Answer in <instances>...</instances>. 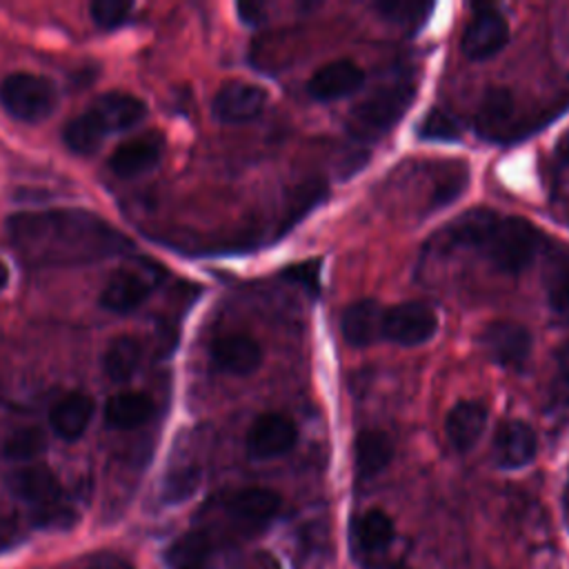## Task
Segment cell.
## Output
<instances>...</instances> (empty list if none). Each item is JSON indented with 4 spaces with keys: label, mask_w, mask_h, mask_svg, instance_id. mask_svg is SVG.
Returning <instances> with one entry per match:
<instances>
[{
    "label": "cell",
    "mask_w": 569,
    "mask_h": 569,
    "mask_svg": "<svg viewBox=\"0 0 569 569\" xmlns=\"http://www.w3.org/2000/svg\"><path fill=\"white\" fill-rule=\"evenodd\" d=\"M107 136H109V131L104 129V124L91 109L71 118L62 131L67 147L80 156H89L96 149H100V144L104 142Z\"/></svg>",
    "instance_id": "obj_28"
},
{
    "label": "cell",
    "mask_w": 569,
    "mask_h": 569,
    "mask_svg": "<svg viewBox=\"0 0 569 569\" xmlns=\"http://www.w3.org/2000/svg\"><path fill=\"white\" fill-rule=\"evenodd\" d=\"M418 136L422 140H436V142H453L460 138V124L456 122L453 116H449L442 109H431L420 127H418Z\"/></svg>",
    "instance_id": "obj_31"
},
{
    "label": "cell",
    "mask_w": 569,
    "mask_h": 569,
    "mask_svg": "<svg viewBox=\"0 0 569 569\" xmlns=\"http://www.w3.org/2000/svg\"><path fill=\"white\" fill-rule=\"evenodd\" d=\"M156 411L153 400L140 391H120L104 402V422L111 429H136Z\"/></svg>",
    "instance_id": "obj_26"
},
{
    "label": "cell",
    "mask_w": 569,
    "mask_h": 569,
    "mask_svg": "<svg viewBox=\"0 0 569 569\" xmlns=\"http://www.w3.org/2000/svg\"><path fill=\"white\" fill-rule=\"evenodd\" d=\"M480 342L487 356L502 369L520 371L531 356V333L513 320H496L485 327Z\"/></svg>",
    "instance_id": "obj_7"
},
{
    "label": "cell",
    "mask_w": 569,
    "mask_h": 569,
    "mask_svg": "<svg viewBox=\"0 0 569 569\" xmlns=\"http://www.w3.org/2000/svg\"><path fill=\"white\" fill-rule=\"evenodd\" d=\"M153 291V280L133 271L116 269L100 291V307L113 313H129L138 309Z\"/></svg>",
    "instance_id": "obj_15"
},
{
    "label": "cell",
    "mask_w": 569,
    "mask_h": 569,
    "mask_svg": "<svg viewBox=\"0 0 569 569\" xmlns=\"http://www.w3.org/2000/svg\"><path fill=\"white\" fill-rule=\"evenodd\" d=\"M91 111L100 118L104 129L113 133L136 127L147 116V104L127 91H109L96 98Z\"/></svg>",
    "instance_id": "obj_23"
},
{
    "label": "cell",
    "mask_w": 569,
    "mask_h": 569,
    "mask_svg": "<svg viewBox=\"0 0 569 569\" xmlns=\"http://www.w3.org/2000/svg\"><path fill=\"white\" fill-rule=\"evenodd\" d=\"M222 507L236 525L258 529L280 511V496L267 487H247L227 496Z\"/></svg>",
    "instance_id": "obj_12"
},
{
    "label": "cell",
    "mask_w": 569,
    "mask_h": 569,
    "mask_svg": "<svg viewBox=\"0 0 569 569\" xmlns=\"http://www.w3.org/2000/svg\"><path fill=\"white\" fill-rule=\"evenodd\" d=\"M365 82V71L351 60H333L322 64L307 82L311 98L320 102L340 100L360 89Z\"/></svg>",
    "instance_id": "obj_17"
},
{
    "label": "cell",
    "mask_w": 569,
    "mask_h": 569,
    "mask_svg": "<svg viewBox=\"0 0 569 569\" xmlns=\"http://www.w3.org/2000/svg\"><path fill=\"white\" fill-rule=\"evenodd\" d=\"M209 356L213 367L229 376H249L262 362L260 345L247 333H224L216 338Z\"/></svg>",
    "instance_id": "obj_13"
},
{
    "label": "cell",
    "mask_w": 569,
    "mask_h": 569,
    "mask_svg": "<svg viewBox=\"0 0 569 569\" xmlns=\"http://www.w3.org/2000/svg\"><path fill=\"white\" fill-rule=\"evenodd\" d=\"M216 553V538L204 529H191L164 549V562L169 569H209Z\"/></svg>",
    "instance_id": "obj_19"
},
{
    "label": "cell",
    "mask_w": 569,
    "mask_h": 569,
    "mask_svg": "<svg viewBox=\"0 0 569 569\" xmlns=\"http://www.w3.org/2000/svg\"><path fill=\"white\" fill-rule=\"evenodd\" d=\"M9 284V267L0 260V291Z\"/></svg>",
    "instance_id": "obj_40"
},
{
    "label": "cell",
    "mask_w": 569,
    "mask_h": 569,
    "mask_svg": "<svg viewBox=\"0 0 569 569\" xmlns=\"http://www.w3.org/2000/svg\"><path fill=\"white\" fill-rule=\"evenodd\" d=\"M382 313L385 309L369 298L349 305L340 320L345 342L351 347H369L373 340L382 338Z\"/></svg>",
    "instance_id": "obj_21"
},
{
    "label": "cell",
    "mask_w": 569,
    "mask_h": 569,
    "mask_svg": "<svg viewBox=\"0 0 569 569\" xmlns=\"http://www.w3.org/2000/svg\"><path fill=\"white\" fill-rule=\"evenodd\" d=\"M545 296L551 311L569 320V244L551 242L545 253Z\"/></svg>",
    "instance_id": "obj_20"
},
{
    "label": "cell",
    "mask_w": 569,
    "mask_h": 569,
    "mask_svg": "<svg viewBox=\"0 0 569 569\" xmlns=\"http://www.w3.org/2000/svg\"><path fill=\"white\" fill-rule=\"evenodd\" d=\"M298 442V427L282 413L258 416L247 431V453L253 460H271L289 453Z\"/></svg>",
    "instance_id": "obj_8"
},
{
    "label": "cell",
    "mask_w": 569,
    "mask_h": 569,
    "mask_svg": "<svg viewBox=\"0 0 569 569\" xmlns=\"http://www.w3.org/2000/svg\"><path fill=\"white\" fill-rule=\"evenodd\" d=\"M413 98L416 84L405 80L376 89L371 96H367L351 109L347 118L349 133L365 142L378 140L380 136L389 133L396 127V122L409 111Z\"/></svg>",
    "instance_id": "obj_3"
},
{
    "label": "cell",
    "mask_w": 569,
    "mask_h": 569,
    "mask_svg": "<svg viewBox=\"0 0 569 569\" xmlns=\"http://www.w3.org/2000/svg\"><path fill=\"white\" fill-rule=\"evenodd\" d=\"M516 100L509 89L491 87L482 93L476 113L473 129L485 140H507L513 136Z\"/></svg>",
    "instance_id": "obj_11"
},
{
    "label": "cell",
    "mask_w": 569,
    "mask_h": 569,
    "mask_svg": "<svg viewBox=\"0 0 569 569\" xmlns=\"http://www.w3.org/2000/svg\"><path fill=\"white\" fill-rule=\"evenodd\" d=\"M453 244L473 247L502 273L525 271L542 247V233L520 216H498L493 209L465 211L449 229Z\"/></svg>",
    "instance_id": "obj_2"
},
{
    "label": "cell",
    "mask_w": 569,
    "mask_h": 569,
    "mask_svg": "<svg viewBox=\"0 0 569 569\" xmlns=\"http://www.w3.org/2000/svg\"><path fill=\"white\" fill-rule=\"evenodd\" d=\"M47 449V436L40 427H20L2 442V456L9 460H33Z\"/></svg>",
    "instance_id": "obj_30"
},
{
    "label": "cell",
    "mask_w": 569,
    "mask_h": 569,
    "mask_svg": "<svg viewBox=\"0 0 569 569\" xmlns=\"http://www.w3.org/2000/svg\"><path fill=\"white\" fill-rule=\"evenodd\" d=\"M538 451L533 429L522 420H505L493 436V460L502 469L527 467Z\"/></svg>",
    "instance_id": "obj_14"
},
{
    "label": "cell",
    "mask_w": 569,
    "mask_h": 569,
    "mask_svg": "<svg viewBox=\"0 0 569 569\" xmlns=\"http://www.w3.org/2000/svg\"><path fill=\"white\" fill-rule=\"evenodd\" d=\"M393 458V442L380 429H365L356 436L353 442V462L356 473L362 480H369L387 469Z\"/></svg>",
    "instance_id": "obj_25"
},
{
    "label": "cell",
    "mask_w": 569,
    "mask_h": 569,
    "mask_svg": "<svg viewBox=\"0 0 569 569\" xmlns=\"http://www.w3.org/2000/svg\"><path fill=\"white\" fill-rule=\"evenodd\" d=\"M264 104H267V91L262 87L253 82L231 80V82H224L213 96L211 111L220 122L238 124L260 116Z\"/></svg>",
    "instance_id": "obj_10"
},
{
    "label": "cell",
    "mask_w": 569,
    "mask_h": 569,
    "mask_svg": "<svg viewBox=\"0 0 569 569\" xmlns=\"http://www.w3.org/2000/svg\"><path fill=\"white\" fill-rule=\"evenodd\" d=\"M509 40V24L493 7H476L462 33V53L469 60L493 58Z\"/></svg>",
    "instance_id": "obj_9"
},
{
    "label": "cell",
    "mask_w": 569,
    "mask_h": 569,
    "mask_svg": "<svg viewBox=\"0 0 569 569\" xmlns=\"http://www.w3.org/2000/svg\"><path fill=\"white\" fill-rule=\"evenodd\" d=\"M142 345L136 336H118L102 356V369L113 382H129L140 367Z\"/></svg>",
    "instance_id": "obj_27"
},
{
    "label": "cell",
    "mask_w": 569,
    "mask_h": 569,
    "mask_svg": "<svg viewBox=\"0 0 569 569\" xmlns=\"http://www.w3.org/2000/svg\"><path fill=\"white\" fill-rule=\"evenodd\" d=\"M16 249L31 264H82L116 256L129 247L107 220L82 209L16 213L7 220Z\"/></svg>",
    "instance_id": "obj_1"
},
{
    "label": "cell",
    "mask_w": 569,
    "mask_h": 569,
    "mask_svg": "<svg viewBox=\"0 0 569 569\" xmlns=\"http://www.w3.org/2000/svg\"><path fill=\"white\" fill-rule=\"evenodd\" d=\"M562 502H565V509L569 511V482H567V487H565V493H562Z\"/></svg>",
    "instance_id": "obj_41"
},
{
    "label": "cell",
    "mask_w": 569,
    "mask_h": 569,
    "mask_svg": "<svg viewBox=\"0 0 569 569\" xmlns=\"http://www.w3.org/2000/svg\"><path fill=\"white\" fill-rule=\"evenodd\" d=\"M487 427V407L480 400L456 402L445 418V436L449 445L465 453L476 447Z\"/></svg>",
    "instance_id": "obj_18"
},
{
    "label": "cell",
    "mask_w": 569,
    "mask_h": 569,
    "mask_svg": "<svg viewBox=\"0 0 569 569\" xmlns=\"http://www.w3.org/2000/svg\"><path fill=\"white\" fill-rule=\"evenodd\" d=\"M556 365H558V380H560L562 389L569 393V340L558 349Z\"/></svg>",
    "instance_id": "obj_36"
},
{
    "label": "cell",
    "mask_w": 569,
    "mask_h": 569,
    "mask_svg": "<svg viewBox=\"0 0 569 569\" xmlns=\"http://www.w3.org/2000/svg\"><path fill=\"white\" fill-rule=\"evenodd\" d=\"M0 104L16 120L36 124L53 113L58 89L44 76L18 71L0 82Z\"/></svg>",
    "instance_id": "obj_5"
},
{
    "label": "cell",
    "mask_w": 569,
    "mask_h": 569,
    "mask_svg": "<svg viewBox=\"0 0 569 569\" xmlns=\"http://www.w3.org/2000/svg\"><path fill=\"white\" fill-rule=\"evenodd\" d=\"M376 9L380 11L382 18L393 20L398 24H409V27H418L420 22H425L427 13L431 11V4H418V2H380L376 4Z\"/></svg>",
    "instance_id": "obj_33"
},
{
    "label": "cell",
    "mask_w": 569,
    "mask_h": 569,
    "mask_svg": "<svg viewBox=\"0 0 569 569\" xmlns=\"http://www.w3.org/2000/svg\"><path fill=\"white\" fill-rule=\"evenodd\" d=\"M469 182V169L465 162H447L440 167L438 171V180L436 187L429 196V207L431 209H440L451 204L456 198H460V193L465 191Z\"/></svg>",
    "instance_id": "obj_29"
},
{
    "label": "cell",
    "mask_w": 569,
    "mask_h": 569,
    "mask_svg": "<svg viewBox=\"0 0 569 569\" xmlns=\"http://www.w3.org/2000/svg\"><path fill=\"white\" fill-rule=\"evenodd\" d=\"M556 156H558V160H562L565 164H569V129L558 138V142H556Z\"/></svg>",
    "instance_id": "obj_37"
},
{
    "label": "cell",
    "mask_w": 569,
    "mask_h": 569,
    "mask_svg": "<svg viewBox=\"0 0 569 569\" xmlns=\"http://www.w3.org/2000/svg\"><path fill=\"white\" fill-rule=\"evenodd\" d=\"M238 13L244 22H258L260 18V7L258 4H238Z\"/></svg>",
    "instance_id": "obj_38"
},
{
    "label": "cell",
    "mask_w": 569,
    "mask_h": 569,
    "mask_svg": "<svg viewBox=\"0 0 569 569\" xmlns=\"http://www.w3.org/2000/svg\"><path fill=\"white\" fill-rule=\"evenodd\" d=\"M393 533H396L393 520L380 509H369L360 513L351 525L353 549L367 558L385 551L391 545Z\"/></svg>",
    "instance_id": "obj_24"
},
{
    "label": "cell",
    "mask_w": 569,
    "mask_h": 569,
    "mask_svg": "<svg viewBox=\"0 0 569 569\" xmlns=\"http://www.w3.org/2000/svg\"><path fill=\"white\" fill-rule=\"evenodd\" d=\"M200 482V471L196 467H180L171 471L164 480V500L167 502H180L189 498Z\"/></svg>",
    "instance_id": "obj_34"
},
{
    "label": "cell",
    "mask_w": 569,
    "mask_h": 569,
    "mask_svg": "<svg viewBox=\"0 0 569 569\" xmlns=\"http://www.w3.org/2000/svg\"><path fill=\"white\" fill-rule=\"evenodd\" d=\"M365 569H409L405 565H391V562H373V565H367Z\"/></svg>",
    "instance_id": "obj_39"
},
{
    "label": "cell",
    "mask_w": 569,
    "mask_h": 569,
    "mask_svg": "<svg viewBox=\"0 0 569 569\" xmlns=\"http://www.w3.org/2000/svg\"><path fill=\"white\" fill-rule=\"evenodd\" d=\"M60 569H133L129 562H124L122 558L118 556H111V553H98V556H89V558H82L73 565H64Z\"/></svg>",
    "instance_id": "obj_35"
},
{
    "label": "cell",
    "mask_w": 569,
    "mask_h": 569,
    "mask_svg": "<svg viewBox=\"0 0 569 569\" xmlns=\"http://www.w3.org/2000/svg\"><path fill=\"white\" fill-rule=\"evenodd\" d=\"M7 489L33 507L38 525H69L73 513L62 505V485L47 465L18 467L7 476Z\"/></svg>",
    "instance_id": "obj_4"
},
{
    "label": "cell",
    "mask_w": 569,
    "mask_h": 569,
    "mask_svg": "<svg viewBox=\"0 0 569 569\" xmlns=\"http://www.w3.org/2000/svg\"><path fill=\"white\" fill-rule=\"evenodd\" d=\"M438 331V316L427 302L409 300L385 309L382 338L400 347H418L433 338Z\"/></svg>",
    "instance_id": "obj_6"
},
{
    "label": "cell",
    "mask_w": 569,
    "mask_h": 569,
    "mask_svg": "<svg viewBox=\"0 0 569 569\" xmlns=\"http://www.w3.org/2000/svg\"><path fill=\"white\" fill-rule=\"evenodd\" d=\"M133 11V2L129 0H93L89 4L91 20L100 29H116L129 20Z\"/></svg>",
    "instance_id": "obj_32"
},
{
    "label": "cell",
    "mask_w": 569,
    "mask_h": 569,
    "mask_svg": "<svg viewBox=\"0 0 569 569\" xmlns=\"http://www.w3.org/2000/svg\"><path fill=\"white\" fill-rule=\"evenodd\" d=\"M93 398L82 391H71L53 405L49 413V425L58 438L78 440L87 431L93 418Z\"/></svg>",
    "instance_id": "obj_22"
},
{
    "label": "cell",
    "mask_w": 569,
    "mask_h": 569,
    "mask_svg": "<svg viewBox=\"0 0 569 569\" xmlns=\"http://www.w3.org/2000/svg\"><path fill=\"white\" fill-rule=\"evenodd\" d=\"M162 156V138L158 133H147L131 138L113 149L109 156V169L118 178H138L153 167H158Z\"/></svg>",
    "instance_id": "obj_16"
}]
</instances>
